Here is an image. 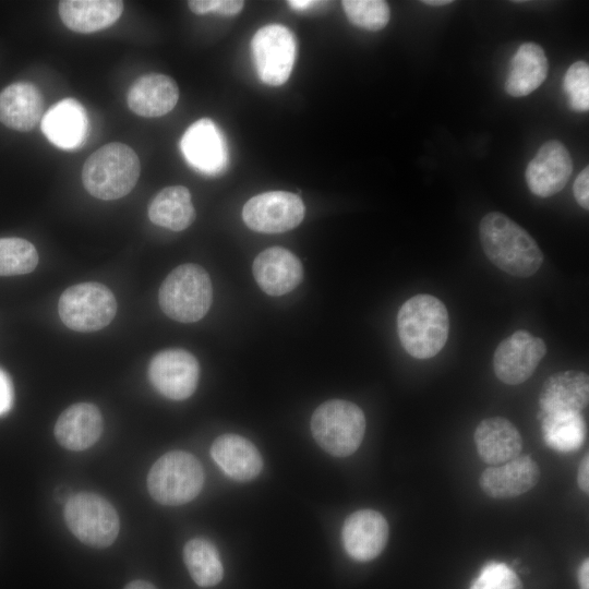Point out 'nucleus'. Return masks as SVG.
Returning <instances> with one entry per match:
<instances>
[{
	"label": "nucleus",
	"mask_w": 589,
	"mask_h": 589,
	"mask_svg": "<svg viewBox=\"0 0 589 589\" xmlns=\"http://www.w3.org/2000/svg\"><path fill=\"white\" fill-rule=\"evenodd\" d=\"M421 2L431 7H442V5H447L452 3L453 1L452 0H425Z\"/></svg>",
	"instance_id": "42"
},
{
	"label": "nucleus",
	"mask_w": 589,
	"mask_h": 589,
	"mask_svg": "<svg viewBox=\"0 0 589 589\" xmlns=\"http://www.w3.org/2000/svg\"><path fill=\"white\" fill-rule=\"evenodd\" d=\"M305 206L297 194L268 191L251 197L242 208L245 225L257 232L280 233L296 228L304 218Z\"/></svg>",
	"instance_id": "10"
},
{
	"label": "nucleus",
	"mask_w": 589,
	"mask_h": 589,
	"mask_svg": "<svg viewBox=\"0 0 589 589\" xmlns=\"http://www.w3.org/2000/svg\"><path fill=\"white\" fill-rule=\"evenodd\" d=\"M548 71L544 50L534 43H524L510 60L505 91L513 97L527 96L544 82Z\"/></svg>",
	"instance_id": "26"
},
{
	"label": "nucleus",
	"mask_w": 589,
	"mask_h": 589,
	"mask_svg": "<svg viewBox=\"0 0 589 589\" xmlns=\"http://www.w3.org/2000/svg\"><path fill=\"white\" fill-rule=\"evenodd\" d=\"M120 0H62L58 12L63 24L73 32L91 34L111 26L123 12Z\"/></svg>",
	"instance_id": "25"
},
{
	"label": "nucleus",
	"mask_w": 589,
	"mask_h": 589,
	"mask_svg": "<svg viewBox=\"0 0 589 589\" xmlns=\"http://www.w3.org/2000/svg\"><path fill=\"white\" fill-rule=\"evenodd\" d=\"M573 193L580 207L589 209V167H585L577 176L573 185Z\"/></svg>",
	"instance_id": "35"
},
{
	"label": "nucleus",
	"mask_w": 589,
	"mask_h": 589,
	"mask_svg": "<svg viewBox=\"0 0 589 589\" xmlns=\"http://www.w3.org/2000/svg\"><path fill=\"white\" fill-rule=\"evenodd\" d=\"M72 492L68 486H59L55 491L56 500L62 504H65L68 500L72 496Z\"/></svg>",
	"instance_id": "39"
},
{
	"label": "nucleus",
	"mask_w": 589,
	"mask_h": 589,
	"mask_svg": "<svg viewBox=\"0 0 589 589\" xmlns=\"http://www.w3.org/2000/svg\"><path fill=\"white\" fill-rule=\"evenodd\" d=\"M180 149L187 161L197 171L215 176L224 171L228 163V148L224 134L211 119L192 123L180 141Z\"/></svg>",
	"instance_id": "13"
},
{
	"label": "nucleus",
	"mask_w": 589,
	"mask_h": 589,
	"mask_svg": "<svg viewBox=\"0 0 589 589\" xmlns=\"http://www.w3.org/2000/svg\"><path fill=\"white\" fill-rule=\"evenodd\" d=\"M397 332L404 349L413 358L429 359L445 346L449 318L445 304L431 294L408 299L397 314Z\"/></svg>",
	"instance_id": "2"
},
{
	"label": "nucleus",
	"mask_w": 589,
	"mask_h": 589,
	"mask_svg": "<svg viewBox=\"0 0 589 589\" xmlns=\"http://www.w3.org/2000/svg\"><path fill=\"white\" fill-rule=\"evenodd\" d=\"M38 264V253L22 238H0V276L28 274Z\"/></svg>",
	"instance_id": "30"
},
{
	"label": "nucleus",
	"mask_w": 589,
	"mask_h": 589,
	"mask_svg": "<svg viewBox=\"0 0 589 589\" xmlns=\"http://www.w3.org/2000/svg\"><path fill=\"white\" fill-rule=\"evenodd\" d=\"M200 365L196 358L180 348L156 353L148 365V378L155 389L172 400L189 398L196 389Z\"/></svg>",
	"instance_id": "11"
},
{
	"label": "nucleus",
	"mask_w": 589,
	"mask_h": 589,
	"mask_svg": "<svg viewBox=\"0 0 589 589\" xmlns=\"http://www.w3.org/2000/svg\"><path fill=\"white\" fill-rule=\"evenodd\" d=\"M389 534L385 517L373 509H360L349 515L341 529L342 544L350 557L368 562L384 550Z\"/></svg>",
	"instance_id": "15"
},
{
	"label": "nucleus",
	"mask_w": 589,
	"mask_h": 589,
	"mask_svg": "<svg viewBox=\"0 0 589 589\" xmlns=\"http://www.w3.org/2000/svg\"><path fill=\"white\" fill-rule=\"evenodd\" d=\"M183 562L200 587H212L223 579L224 567L218 550L207 538L189 540L183 546Z\"/></svg>",
	"instance_id": "29"
},
{
	"label": "nucleus",
	"mask_w": 589,
	"mask_h": 589,
	"mask_svg": "<svg viewBox=\"0 0 589 589\" xmlns=\"http://www.w3.org/2000/svg\"><path fill=\"white\" fill-rule=\"evenodd\" d=\"M123 589H157L153 584L146 580H133L129 582Z\"/></svg>",
	"instance_id": "41"
},
{
	"label": "nucleus",
	"mask_w": 589,
	"mask_h": 589,
	"mask_svg": "<svg viewBox=\"0 0 589 589\" xmlns=\"http://www.w3.org/2000/svg\"><path fill=\"white\" fill-rule=\"evenodd\" d=\"M540 479V469L530 456L518 457L486 468L480 476L482 491L492 498L506 500L531 490Z\"/></svg>",
	"instance_id": "17"
},
{
	"label": "nucleus",
	"mask_w": 589,
	"mask_h": 589,
	"mask_svg": "<svg viewBox=\"0 0 589 589\" xmlns=\"http://www.w3.org/2000/svg\"><path fill=\"white\" fill-rule=\"evenodd\" d=\"M41 131L56 146L72 149L80 146L86 136L88 120L83 106L73 98L52 105L40 121Z\"/></svg>",
	"instance_id": "23"
},
{
	"label": "nucleus",
	"mask_w": 589,
	"mask_h": 589,
	"mask_svg": "<svg viewBox=\"0 0 589 589\" xmlns=\"http://www.w3.org/2000/svg\"><path fill=\"white\" fill-rule=\"evenodd\" d=\"M573 172V160L565 145L556 140L545 142L529 161L525 178L531 193L552 196L566 185Z\"/></svg>",
	"instance_id": "14"
},
{
	"label": "nucleus",
	"mask_w": 589,
	"mask_h": 589,
	"mask_svg": "<svg viewBox=\"0 0 589 589\" xmlns=\"http://www.w3.org/2000/svg\"><path fill=\"white\" fill-rule=\"evenodd\" d=\"M589 456L586 455L581 460L578 473H577V483L582 492L588 494L589 492Z\"/></svg>",
	"instance_id": "37"
},
{
	"label": "nucleus",
	"mask_w": 589,
	"mask_h": 589,
	"mask_svg": "<svg viewBox=\"0 0 589 589\" xmlns=\"http://www.w3.org/2000/svg\"><path fill=\"white\" fill-rule=\"evenodd\" d=\"M479 238L489 261L515 277H530L543 262L536 240L517 223L500 212H491L479 224Z\"/></svg>",
	"instance_id": "1"
},
{
	"label": "nucleus",
	"mask_w": 589,
	"mask_h": 589,
	"mask_svg": "<svg viewBox=\"0 0 589 589\" xmlns=\"http://www.w3.org/2000/svg\"><path fill=\"white\" fill-rule=\"evenodd\" d=\"M469 589H522V584L509 566L491 562L481 569Z\"/></svg>",
	"instance_id": "33"
},
{
	"label": "nucleus",
	"mask_w": 589,
	"mask_h": 589,
	"mask_svg": "<svg viewBox=\"0 0 589 589\" xmlns=\"http://www.w3.org/2000/svg\"><path fill=\"white\" fill-rule=\"evenodd\" d=\"M116 312L113 293L100 283L73 285L62 292L58 302V313L63 324L81 333L106 327Z\"/></svg>",
	"instance_id": "8"
},
{
	"label": "nucleus",
	"mask_w": 589,
	"mask_h": 589,
	"mask_svg": "<svg viewBox=\"0 0 589 589\" xmlns=\"http://www.w3.org/2000/svg\"><path fill=\"white\" fill-rule=\"evenodd\" d=\"M141 172L136 153L127 144L108 143L95 151L84 163L82 182L96 199L110 201L129 194Z\"/></svg>",
	"instance_id": "3"
},
{
	"label": "nucleus",
	"mask_w": 589,
	"mask_h": 589,
	"mask_svg": "<svg viewBox=\"0 0 589 589\" xmlns=\"http://www.w3.org/2000/svg\"><path fill=\"white\" fill-rule=\"evenodd\" d=\"M291 8L296 10H306L309 8H312L313 5L320 3L318 1H311V0H293L287 2Z\"/></svg>",
	"instance_id": "40"
},
{
	"label": "nucleus",
	"mask_w": 589,
	"mask_h": 589,
	"mask_svg": "<svg viewBox=\"0 0 589 589\" xmlns=\"http://www.w3.org/2000/svg\"><path fill=\"white\" fill-rule=\"evenodd\" d=\"M211 456L231 479L247 482L256 478L263 459L253 443L238 434H223L211 446Z\"/></svg>",
	"instance_id": "22"
},
{
	"label": "nucleus",
	"mask_w": 589,
	"mask_h": 589,
	"mask_svg": "<svg viewBox=\"0 0 589 589\" xmlns=\"http://www.w3.org/2000/svg\"><path fill=\"white\" fill-rule=\"evenodd\" d=\"M316 443L335 457H347L360 446L365 433V417L356 404L330 399L320 405L311 418Z\"/></svg>",
	"instance_id": "5"
},
{
	"label": "nucleus",
	"mask_w": 589,
	"mask_h": 589,
	"mask_svg": "<svg viewBox=\"0 0 589 589\" xmlns=\"http://www.w3.org/2000/svg\"><path fill=\"white\" fill-rule=\"evenodd\" d=\"M179 100V88L173 79L160 73H148L130 86L127 104L132 112L145 118L170 112Z\"/></svg>",
	"instance_id": "20"
},
{
	"label": "nucleus",
	"mask_w": 589,
	"mask_h": 589,
	"mask_svg": "<svg viewBox=\"0 0 589 589\" xmlns=\"http://www.w3.org/2000/svg\"><path fill=\"white\" fill-rule=\"evenodd\" d=\"M253 61L260 80L278 86L289 79L297 56L293 33L281 24L260 28L251 40Z\"/></svg>",
	"instance_id": "9"
},
{
	"label": "nucleus",
	"mask_w": 589,
	"mask_h": 589,
	"mask_svg": "<svg viewBox=\"0 0 589 589\" xmlns=\"http://www.w3.org/2000/svg\"><path fill=\"white\" fill-rule=\"evenodd\" d=\"M103 417L99 409L89 402H77L59 416L53 433L65 449L81 452L93 446L103 433Z\"/></svg>",
	"instance_id": "18"
},
{
	"label": "nucleus",
	"mask_w": 589,
	"mask_h": 589,
	"mask_svg": "<svg viewBox=\"0 0 589 589\" xmlns=\"http://www.w3.org/2000/svg\"><path fill=\"white\" fill-rule=\"evenodd\" d=\"M563 88L568 97L569 107L577 112L589 110V67L579 60L574 62L566 71Z\"/></svg>",
	"instance_id": "32"
},
{
	"label": "nucleus",
	"mask_w": 589,
	"mask_h": 589,
	"mask_svg": "<svg viewBox=\"0 0 589 589\" xmlns=\"http://www.w3.org/2000/svg\"><path fill=\"white\" fill-rule=\"evenodd\" d=\"M190 10L195 14L215 13L224 16H233L244 7L240 0H191L188 2Z\"/></svg>",
	"instance_id": "34"
},
{
	"label": "nucleus",
	"mask_w": 589,
	"mask_h": 589,
	"mask_svg": "<svg viewBox=\"0 0 589 589\" xmlns=\"http://www.w3.org/2000/svg\"><path fill=\"white\" fill-rule=\"evenodd\" d=\"M348 20L356 26L368 31H380L389 22L390 10L383 0L341 1Z\"/></svg>",
	"instance_id": "31"
},
{
	"label": "nucleus",
	"mask_w": 589,
	"mask_h": 589,
	"mask_svg": "<svg viewBox=\"0 0 589 589\" xmlns=\"http://www.w3.org/2000/svg\"><path fill=\"white\" fill-rule=\"evenodd\" d=\"M252 273L260 288L274 297L292 291L303 278L300 260L281 247H272L259 253L253 261Z\"/></svg>",
	"instance_id": "16"
},
{
	"label": "nucleus",
	"mask_w": 589,
	"mask_h": 589,
	"mask_svg": "<svg viewBox=\"0 0 589 589\" xmlns=\"http://www.w3.org/2000/svg\"><path fill=\"white\" fill-rule=\"evenodd\" d=\"M589 400V377L581 371H563L550 375L543 383L539 406L541 413L581 412Z\"/></svg>",
	"instance_id": "19"
},
{
	"label": "nucleus",
	"mask_w": 589,
	"mask_h": 589,
	"mask_svg": "<svg viewBox=\"0 0 589 589\" xmlns=\"http://www.w3.org/2000/svg\"><path fill=\"white\" fill-rule=\"evenodd\" d=\"M151 496L163 505H183L194 500L204 484V471L199 459L183 450L168 452L159 457L147 474Z\"/></svg>",
	"instance_id": "6"
},
{
	"label": "nucleus",
	"mask_w": 589,
	"mask_h": 589,
	"mask_svg": "<svg viewBox=\"0 0 589 589\" xmlns=\"http://www.w3.org/2000/svg\"><path fill=\"white\" fill-rule=\"evenodd\" d=\"M545 353L543 339L518 329L496 347L493 356L494 373L505 384H521L533 374Z\"/></svg>",
	"instance_id": "12"
},
{
	"label": "nucleus",
	"mask_w": 589,
	"mask_h": 589,
	"mask_svg": "<svg viewBox=\"0 0 589 589\" xmlns=\"http://www.w3.org/2000/svg\"><path fill=\"white\" fill-rule=\"evenodd\" d=\"M12 402V386L7 374L0 370V414L5 412Z\"/></svg>",
	"instance_id": "36"
},
{
	"label": "nucleus",
	"mask_w": 589,
	"mask_h": 589,
	"mask_svg": "<svg viewBox=\"0 0 589 589\" xmlns=\"http://www.w3.org/2000/svg\"><path fill=\"white\" fill-rule=\"evenodd\" d=\"M541 432L545 444L560 453H572L586 440V422L581 412L542 414Z\"/></svg>",
	"instance_id": "28"
},
{
	"label": "nucleus",
	"mask_w": 589,
	"mask_h": 589,
	"mask_svg": "<svg viewBox=\"0 0 589 589\" xmlns=\"http://www.w3.org/2000/svg\"><path fill=\"white\" fill-rule=\"evenodd\" d=\"M44 99L38 88L26 82L10 84L0 93V122L28 132L43 119Z\"/></svg>",
	"instance_id": "24"
},
{
	"label": "nucleus",
	"mask_w": 589,
	"mask_h": 589,
	"mask_svg": "<svg viewBox=\"0 0 589 589\" xmlns=\"http://www.w3.org/2000/svg\"><path fill=\"white\" fill-rule=\"evenodd\" d=\"M473 437L479 457L491 466L505 464L518 457L522 450L520 433L503 417L482 420Z\"/></svg>",
	"instance_id": "21"
},
{
	"label": "nucleus",
	"mask_w": 589,
	"mask_h": 589,
	"mask_svg": "<svg viewBox=\"0 0 589 589\" xmlns=\"http://www.w3.org/2000/svg\"><path fill=\"white\" fill-rule=\"evenodd\" d=\"M148 217L157 226L181 231L195 219L190 191L182 185L160 190L148 205Z\"/></svg>",
	"instance_id": "27"
},
{
	"label": "nucleus",
	"mask_w": 589,
	"mask_h": 589,
	"mask_svg": "<svg viewBox=\"0 0 589 589\" xmlns=\"http://www.w3.org/2000/svg\"><path fill=\"white\" fill-rule=\"evenodd\" d=\"M158 301L163 312L181 323L203 318L213 301V286L207 272L197 264L176 267L163 281Z\"/></svg>",
	"instance_id": "4"
},
{
	"label": "nucleus",
	"mask_w": 589,
	"mask_h": 589,
	"mask_svg": "<svg viewBox=\"0 0 589 589\" xmlns=\"http://www.w3.org/2000/svg\"><path fill=\"white\" fill-rule=\"evenodd\" d=\"M578 581L580 589H589V560L586 558L578 570Z\"/></svg>",
	"instance_id": "38"
},
{
	"label": "nucleus",
	"mask_w": 589,
	"mask_h": 589,
	"mask_svg": "<svg viewBox=\"0 0 589 589\" xmlns=\"http://www.w3.org/2000/svg\"><path fill=\"white\" fill-rule=\"evenodd\" d=\"M63 516L70 531L86 545L107 548L119 534L120 520L116 508L96 493L73 494L64 504Z\"/></svg>",
	"instance_id": "7"
}]
</instances>
